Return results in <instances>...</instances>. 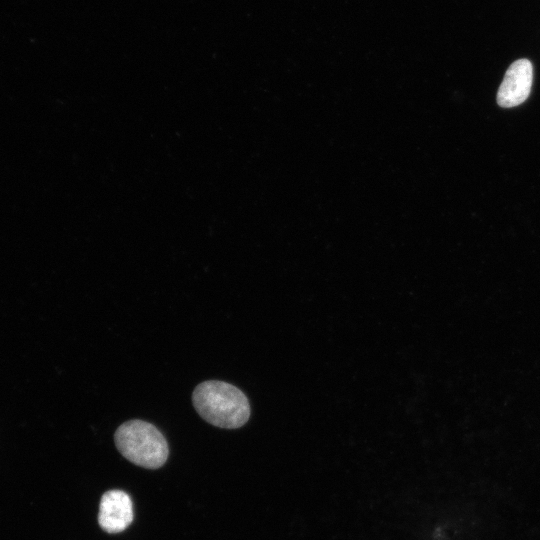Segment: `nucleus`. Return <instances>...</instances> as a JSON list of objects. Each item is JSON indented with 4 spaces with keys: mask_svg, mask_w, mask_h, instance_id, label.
Wrapping results in <instances>:
<instances>
[{
    "mask_svg": "<svg viewBox=\"0 0 540 540\" xmlns=\"http://www.w3.org/2000/svg\"><path fill=\"white\" fill-rule=\"evenodd\" d=\"M533 82V65L525 58L514 61L506 70L499 86L496 100L504 108L518 106L530 95Z\"/></svg>",
    "mask_w": 540,
    "mask_h": 540,
    "instance_id": "nucleus-3",
    "label": "nucleus"
},
{
    "mask_svg": "<svg viewBox=\"0 0 540 540\" xmlns=\"http://www.w3.org/2000/svg\"><path fill=\"white\" fill-rule=\"evenodd\" d=\"M133 521V503L123 490L106 491L100 500L98 522L108 533L124 531Z\"/></svg>",
    "mask_w": 540,
    "mask_h": 540,
    "instance_id": "nucleus-4",
    "label": "nucleus"
},
{
    "mask_svg": "<svg viewBox=\"0 0 540 540\" xmlns=\"http://www.w3.org/2000/svg\"><path fill=\"white\" fill-rule=\"evenodd\" d=\"M192 403L202 419L224 429L240 428L251 413L247 396L236 386L219 380L198 384L192 393Z\"/></svg>",
    "mask_w": 540,
    "mask_h": 540,
    "instance_id": "nucleus-1",
    "label": "nucleus"
},
{
    "mask_svg": "<svg viewBox=\"0 0 540 540\" xmlns=\"http://www.w3.org/2000/svg\"><path fill=\"white\" fill-rule=\"evenodd\" d=\"M114 441L119 452L135 465L157 469L168 458L169 447L164 435L153 424L132 419L121 424Z\"/></svg>",
    "mask_w": 540,
    "mask_h": 540,
    "instance_id": "nucleus-2",
    "label": "nucleus"
}]
</instances>
